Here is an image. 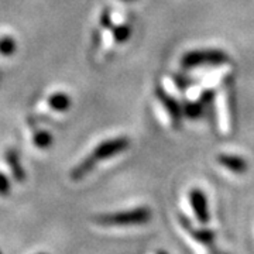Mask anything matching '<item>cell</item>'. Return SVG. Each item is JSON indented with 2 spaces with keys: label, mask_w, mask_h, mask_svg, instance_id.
Here are the masks:
<instances>
[{
  "label": "cell",
  "mask_w": 254,
  "mask_h": 254,
  "mask_svg": "<svg viewBox=\"0 0 254 254\" xmlns=\"http://www.w3.org/2000/svg\"><path fill=\"white\" fill-rule=\"evenodd\" d=\"M128 145H130V140L125 136L115 137V138L102 141L98 147H95V150L92 151L91 154L86 155L76 167H73L72 171H71L72 180L81 181L82 178H85L86 175H89L93 171V168L100 161L109 160L110 157L126 151Z\"/></svg>",
  "instance_id": "6da1fadb"
},
{
  "label": "cell",
  "mask_w": 254,
  "mask_h": 254,
  "mask_svg": "<svg viewBox=\"0 0 254 254\" xmlns=\"http://www.w3.org/2000/svg\"><path fill=\"white\" fill-rule=\"evenodd\" d=\"M151 210L147 206H138L128 210L102 213L95 219L102 226H131V225H144L151 219Z\"/></svg>",
  "instance_id": "7a4b0ae2"
},
{
  "label": "cell",
  "mask_w": 254,
  "mask_h": 254,
  "mask_svg": "<svg viewBox=\"0 0 254 254\" xmlns=\"http://www.w3.org/2000/svg\"><path fill=\"white\" fill-rule=\"evenodd\" d=\"M230 61V57L220 50H195L182 55L181 66L190 69L199 65H222Z\"/></svg>",
  "instance_id": "3957f363"
},
{
  "label": "cell",
  "mask_w": 254,
  "mask_h": 254,
  "mask_svg": "<svg viewBox=\"0 0 254 254\" xmlns=\"http://www.w3.org/2000/svg\"><path fill=\"white\" fill-rule=\"evenodd\" d=\"M180 223L181 226L190 233V236L193 237L198 243H200L202 246H205L208 249V252H210V254H215L218 250H216V246H215V240H216V233L213 230H210L208 227H200V229H196V227L192 226L190 220L185 215L180 213Z\"/></svg>",
  "instance_id": "277c9868"
},
{
  "label": "cell",
  "mask_w": 254,
  "mask_h": 254,
  "mask_svg": "<svg viewBox=\"0 0 254 254\" xmlns=\"http://www.w3.org/2000/svg\"><path fill=\"white\" fill-rule=\"evenodd\" d=\"M155 96L157 99L161 102L164 108L167 109L171 122H173V127L180 130L182 126V118H184V112H182V105H180L177 100L174 99L173 96L168 92L164 89L163 86L157 85L155 86Z\"/></svg>",
  "instance_id": "5b68a950"
},
{
  "label": "cell",
  "mask_w": 254,
  "mask_h": 254,
  "mask_svg": "<svg viewBox=\"0 0 254 254\" xmlns=\"http://www.w3.org/2000/svg\"><path fill=\"white\" fill-rule=\"evenodd\" d=\"M190 202L196 219L202 225H208L209 220H210V215H209L208 199H206V195L203 193V190H199V188L190 190Z\"/></svg>",
  "instance_id": "8992f818"
},
{
  "label": "cell",
  "mask_w": 254,
  "mask_h": 254,
  "mask_svg": "<svg viewBox=\"0 0 254 254\" xmlns=\"http://www.w3.org/2000/svg\"><path fill=\"white\" fill-rule=\"evenodd\" d=\"M218 163L220 165H223L225 168H227L229 171L235 174H245L249 168V164L246 161L243 157L236 154H219L216 157Z\"/></svg>",
  "instance_id": "52a82bcc"
},
{
  "label": "cell",
  "mask_w": 254,
  "mask_h": 254,
  "mask_svg": "<svg viewBox=\"0 0 254 254\" xmlns=\"http://www.w3.org/2000/svg\"><path fill=\"white\" fill-rule=\"evenodd\" d=\"M6 163L9 164L10 170H11V174L14 177V180L17 182H24L26 180V173H24V168L21 165V161H20V154H18L17 150L14 148H9L6 151Z\"/></svg>",
  "instance_id": "ba28073f"
},
{
  "label": "cell",
  "mask_w": 254,
  "mask_h": 254,
  "mask_svg": "<svg viewBox=\"0 0 254 254\" xmlns=\"http://www.w3.org/2000/svg\"><path fill=\"white\" fill-rule=\"evenodd\" d=\"M48 105L57 112H65L71 108V98L65 92H57L48 98Z\"/></svg>",
  "instance_id": "9c48e42d"
},
{
  "label": "cell",
  "mask_w": 254,
  "mask_h": 254,
  "mask_svg": "<svg viewBox=\"0 0 254 254\" xmlns=\"http://www.w3.org/2000/svg\"><path fill=\"white\" fill-rule=\"evenodd\" d=\"M203 105L200 103L199 100L198 102H185L182 105V112H184V116H187L188 119H200L203 116L205 110H203Z\"/></svg>",
  "instance_id": "30bf717a"
},
{
  "label": "cell",
  "mask_w": 254,
  "mask_h": 254,
  "mask_svg": "<svg viewBox=\"0 0 254 254\" xmlns=\"http://www.w3.org/2000/svg\"><path fill=\"white\" fill-rule=\"evenodd\" d=\"M131 36V27L128 24H122L113 28V40L118 44H123Z\"/></svg>",
  "instance_id": "8fae6325"
},
{
  "label": "cell",
  "mask_w": 254,
  "mask_h": 254,
  "mask_svg": "<svg viewBox=\"0 0 254 254\" xmlns=\"http://www.w3.org/2000/svg\"><path fill=\"white\" fill-rule=\"evenodd\" d=\"M16 48H17V46H16V41H14L13 37H0V54L4 55V57H9L16 51Z\"/></svg>",
  "instance_id": "7c38bea8"
},
{
  "label": "cell",
  "mask_w": 254,
  "mask_h": 254,
  "mask_svg": "<svg viewBox=\"0 0 254 254\" xmlns=\"http://www.w3.org/2000/svg\"><path fill=\"white\" fill-rule=\"evenodd\" d=\"M33 140H34V144L38 147V148H48L50 145L53 144V136L46 131V130H40V131H36L34 133V137H33Z\"/></svg>",
  "instance_id": "4fadbf2b"
},
{
  "label": "cell",
  "mask_w": 254,
  "mask_h": 254,
  "mask_svg": "<svg viewBox=\"0 0 254 254\" xmlns=\"http://www.w3.org/2000/svg\"><path fill=\"white\" fill-rule=\"evenodd\" d=\"M174 82H175V85L180 88V89H187V88H190V85L193 83V79L192 78H188V76H185V75H182V73H175L173 75Z\"/></svg>",
  "instance_id": "5bb4252c"
},
{
  "label": "cell",
  "mask_w": 254,
  "mask_h": 254,
  "mask_svg": "<svg viewBox=\"0 0 254 254\" xmlns=\"http://www.w3.org/2000/svg\"><path fill=\"white\" fill-rule=\"evenodd\" d=\"M11 190V184L9 178L3 173H0V196H7Z\"/></svg>",
  "instance_id": "9a60e30c"
},
{
  "label": "cell",
  "mask_w": 254,
  "mask_h": 254,
  "mask_svg": "<svg viewBox=\"0 0 254 254\" xmlns=\"http://www.w3.org/2000/svg\"><path fill=\"white\" fill-rule=\"evenodd\" d=\"M113 21H112V11L110 9H103L102 11V14H100V26L103 28H112V24Z\"/></svg>",
  "instance_id": "2e32d148"
},
{
  "label": "cell",
  "mask_w": 254,
  "mask_h": 254,
  "mask_svg": "<svg viewBox=\"0 0 254 254\" xmlns=\"http://www.w3.org/2000/svg\"><path fill=\"white\" fill-rule=\"evenodd\" d=\"M215 99V92L212 91V89H209V91H205L200 93V98L199 102L203 105V106H208V105H212V102Z\"/></svg>",
  "instance_id": "e0dca14e"
},
{
  "label": "cell",
  "mask_w": 254,
  "mask_h": 254,
  "mask_svg": "<svg viewBox=\"0 0 254 254\" xmlns=\"http://www.w3.org/2000/svg\"><path fill=\"white\" fill-rule=\"evenodd\" d=\"M123 1H134V0H123Z\"/></svg>",
  "instance_id": "ac0fdd59"
},
{
  "label": "cell",
  "mask_w": 254,
  "mask_h": 254,
  "mask_svg": "<svg viewBox=\"0 0 254 254\" xmlns=\"http://www.w3.org/2000/svg\"><path fill=\"white\" fill-rule=\"evenodd\" d=\"M158 254H167V253H165V252H160V253H158Z\"/></svg>",
  "instance_id": "d6986e66"
},
{
  "label": "cell",
  "mask_w": 254,
  "mask_h": 254,
  "mask_svg": "<svg viewBox=\"0 0 254 254\" xmlns=\"http://www.w3.org/2000/svg\"><path fill=\"white\" fill-rule=\"evenodd\" d=\"M215 254H223V253H219V252H216V253H215Z\"/></svg>",
  "instance_id": "ffe728a7"
},
{
  "label": "cell",
  "mask_w": 254,
  "mask_h": 254,
  "mask_svg": "<svg viewBox=\"0 0 254 254\" xmlns=\"http://www.w3.org/2000/svg\"><path fill=\"white\" fill-rule=\"evenodd\" d=\"M38 254H47V253H38Z\"/></svg>",
  "instance_id": "44dd1931"
},
{
  "label": "cell",
  "mask_w": 254,
  "mask_h": 254,
  "mask_svg": "<svg viewBox=\"0 0 254 254\" xmlns=\"http://www.w3.org/2000/svg\"><path fill=\"white\" fill-rule=\"evenodd\" d=\"M0 254H3V253H1V252H0Z\"/></svg>",
  "instance_id": "7402d4cb"
}]
</instances>
